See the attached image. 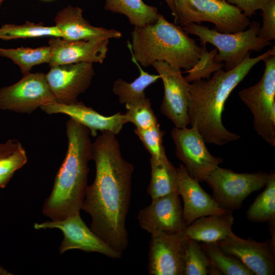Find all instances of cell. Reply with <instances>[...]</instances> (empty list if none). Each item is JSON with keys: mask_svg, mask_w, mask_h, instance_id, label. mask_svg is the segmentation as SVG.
<instances>
[{"mask_svg": "<svg viewBox=\"0 0 275 275\" xmlns=\"http://www.w3.org/2000/svg\"><path fill=\"white\" fill-rule=\"evenodd\" d=\"M131 60L140 71L139 77L131 82L119 78L113 87V92L118 96L121 104H126L146 97L145 90L160 78L158 74L146 72L133 58H131Z\"/></svg>", "mask_w": 275, "mask_h": 275, "instance_id": "cell-24", "label": "cell"}, {"mask_svg": "<svg viewBox=\"0 0 275 275\" xmlns=\"http://www.w3.org/2000/svg\"><path fill=\"white\" fill-rule=\"evenodd\" d=\"M152 66L161 78L164 96L160 111L178 128L189 124L188 103L189 82L183 76L180 69L164 62H155Z\"/></svg>", "mask_w": 275, "mask_h": 275, "instance_id": "cell-13", "label": "cell"}, {"mask_svg": "<svg viewBox=\"0 0 275 275\" xmlns=\"http://www.w3.org/2000/svg\"><path fill=\"white\" fill-rule=\"evenodd\" d=\"M116 135L109 131L101 132L92 143L95 178L87 186L81 210L91 216L92 231L123 254L128 244L126 221L134 168L123 157Z\"/></svg>", "mask_w": 275, "mask_h": 275, "instance_id": "cell-1", "label": "cell"}, {"mask_svg": "<svg viewBox=\"0 0 275 275\" xmlns=\"http://www.w3.org/2000/svg\"><path fill=\"white\" fill-rule=\"evenodd\" d=\"M246 30L233 33H223L214 29L190 23L182 26L187 34L198 37L201 44L210 43L215 46L218 53L214 60L217 63L225 62L226 71L232 70L241 64L251 52L259 51L271 44V41L258 36L259 22H250Z\"/></svg>", "mask_w": 275, "mask_h": 275, "instance_id": "cell-5", "label": "cell"}, {"mask_svg": "<svg viewBox=\"0 0 275 275\" xmlns=\"http://www.w3.org/2000/svg\"><path fill=\"white\" fill-rule=\"evenodd\" d=\"M171 135L173 140L177 157L185 165L188 174L199 182L223 162L221 157L213 156L196 126L174 128Z\"/></svg>", "mask_w": 275, "mask_h": 275, "instance_id": "cell-9", "label": "cell"}, {"mask_svg": "<svg viewBox=\"0 0 275 275\" xmlns=\"http://www.w3.org/2000/svg\"><path fill=\"white\" fill-rule=\"evenodd\" d=\"M56 101L42 72L23 75L17 82L0 89V108L31 114L38 107Z\"/></svg>", "mask_w": 275, "mask_h": 275, "instance_id": "cell-10", "label": "cell"}, {"mask_svg": "<svg viewBox=\"0 0 275 275\" xmlns=\"http://www.w3.org/2000/svg\"><path fill=\"white\" fill-rule=\"evenodd\" d=\"M148 254L150 275H184L187 237L184 230L151 234Z\"/></svg>", "mask_w": 275, "mask_h": 275, "instance_id": "cell-11", "label": "cell"}, {"mask_svg": "<svg viewBox=\"0 0 275 275\" xmlns=\"http://www.w3.org/2000/svg\"><path fill=\"white\" fill-rule=\"evenodd\" d=\"M13 175H0V188H4L10 181Z\"/></svg>", "mask_w": 275, "mask_h": 275, "instance_id": "cell-37", "label": "cell"}, {"mask_svg": "<svg viewBox=\"0 0 275 275\" xmlns=\"http://www.w3.org/2000/svg\"><path fill=\"white\" fill-rule=\"evenodd\" d=\"M5 0H0V7Z\"/></svg>", "mask_w": 275, "mask_h": 275, "instance_id": "cell-39", "label": "cell"}, {"mask_svg": "<svg viewBox=\"0 0 275 275\" xmlns=\"http://www.w3.org/2000/svg\"><path fill=\"white\" fill-rule=\"evenodd\" d=\"M40 108L48 115L63 114L69 116L88 128L90 134L94 137L97 136L98 131H109L117 135L127 123L124 114L117 113L109 116H103L81 102L65 104L54 101Z\"/></svg>", "mask_w": 275, "mask_h": 275, "instance_id": "cell-17", "label": "cell"}, {"mask_svg": "<svg viewBox=\"0 0 275 275\" xmlns=\"http://www.w3.org/2000/svg\"><path fill=\"white\" fill-rule=\"evenodd\" d=\"M44 36L63 37V35L57 26H46L40 22L35 23L26 21L22 25L5 24L0 28V39L9 40Z\"/></svg>", "mask_w": 275, "mask_h": 275, "instance_id": "cell-28", "label": "cell"}, {"mask_svg": "<svg viewBox=\"0 0 275 275\" xmlns=\"http://www.w3.org/2000/svg\"><path fill=\"white\" fill-rule=\"evenodd\" d=\"M68 149L54 179L52 191L43 206V213L51 221L80 213L91 159L89 129L72 118L66 123Z\"/></svg>", "mask_w": 275, "mask_h": 275, "instance_id": "cell-3", "label": "cell"}, {"mask_svg": "<svg viewBox=\"0 0 275 275\" xmlns=\"http://www.w3.org/2000/svg\"><path fill=\"white\" fill-rule=\"evenodd\" d=\"M27 162V156L20 145L10 154L0 158V175H14Z\"/></svg>", "mask_w": 275, "mask_h": 275, "instance_id": "cell-33", "label": "cell"}, {"mask_svg": "<svg viewBox=\"0 0 275 275\" xmlns=\"http://www.w3.org/2000/svg\"><path fill=\"white\" fill-rule=\"evenodd\" d=\"M172 12V15L175 16V0H164Z\"/></svg>", "mask_w": 275, "mask_h": 275, "instance_id": "cell-38", "label": "cell"}, {"mask_svg": "<svg viewBox=\"0 0 275 275\" xmlns=\"http://www.w3.org/2000/svg\"><path fill=\"white\" fill-rule=\"evenodd\" d=\"M124 114L128 122L133 123L135 128L145 129L158 124L151 107V103L146 97L125 104Z\"/></svg>", "mask_w": 275, "mask_h": 275, "instance_id": "cell-29", "label": "cell"}, {"mask_svg": "<svg viewBox=\"0 0 275 275\" xmlns=\"http://www.w3.org/2000/svg\"><path fill=\"white\" fill-rule=\"evenodd\" d=\"M55 26L63 35L62 38L70 41L118 39L121 32L115 29L93 26L82 16V9L68 5L57 14Z\"/></svg>", "mask_w": 275, "mask_h": 275, "instance_id": "cell-20", "label": "cell"}, {"mask_svg": "<svg viewBox=\"0 0 275 275\" xmlns=\"http://www.w3.org/2000/svg\"><path fill=\"white\" fill-rule=\"evenodd\" d=\"M232 211L203 216L194 220L184 230L187 237L200 242H216L232 232Z\"/></svg>", "mask_w": 275, "mask_h": 275, "instance_id": "cell-21", "label": "cell"}, {"mask_svg": "<svg viewBox=\"0 0 275 275\" xmlns=\"http://www.w3.org/2000/svg\"><path fill=\"white\" fill-rule=\"evenodd\" d=\"M131 38V43L127 42L131 58L144 67L161 61L187 71L198 63L203 53V46L160 14L154 23L134 27Z\"/></svg>", "mask_w": 275, "mask_h": 275, "instance_id": "cell-4", "label": "cell"}, {"mask_svg": "<svg viewBox=\"0 0 275 275\" xmlns=\"http://www.w3.org/2000/svg\"><path fill=\"white\" fill-rule=\"evenodd\" d=\"M221 1H226V0H221Z\"/></svg>", "mask_w": 275, "mask_h": 275, "instance_id": "cell-41", "label": "cell"}, {"mask_svg": "<svg viewBox=\"0 0 275 275\" xmlns=\"http://www.w3.org/2000/svg\"><path fill=\"white\" fill-rule=\"evenodd\" d=\"M178 193H173L152 200L138 215L142 229L151 234L184 230L182 207Z\"/></svg>", "mask_w": 275, "mask_h": 275, "instance_id": "cell-16", "label": "cell"}, {"mask_svg": "<svg viewBox=\"0 0 275 275\" xmlns=\"http://www.w3.org/2000/svg\"><path fill=\"white\" fill-rule=\"evenodd\" d=\"M262 11L263 25L258 36L271 41L275 39V0H270Z\"/></svg>", "mask_w": 275, "mask_h": 275, "instance_id": "cell-34", "label": "cell"}, {"mask_svg": "<svg viewBox=\"0 0 275 275\" xmlns=\"http://www.w3.org/2000/svg\"><path fill=\"white\" fill-rule=\"evenodd\" d=\"M20 145V142L16 139H9L0 144V158L10 154Z\"/></svg>", "mask_w": 275, "mask_h": 275, "instance_id": "cell-36", "label": "cell"}, {"mask_svg": "<svg viewBox=\"0 0 275 275\" xmlns=\"http://www.w3.org/2000/svg\"><path fill=\"white\" fill-rule=\"evenodd\" d=\"M150 161L151 173L147 192L152 200L178 193V169L168 159L157 161L150 158Z\"/></svg>", "mask_w": 275, "mask_h": 275, "instance_id": "cell-22", "label": "cell"}, {"mask_svg": "<svg viewBox=\"0 0 275 275\" xmlns=\"http://www.w3.org/2000/svg\"><path fill=\"white\" fill-rule=\"evenodd\" d=\"M253 222H275V173L269 174L265 189L255 200L246 213Z\"/></svg>", "mask_w": 275, "mask_h": 275, "instance_id": "cell-25", "label": "cell"}, {"mask_svg": "<svg viewBox=\"0 0 275 275\" xmlns=\"http://www.w3.org/2000/svg\"><path fill=\"white\" fill-rule=\"evenodd\" d=\"M203 46V53L198 63L191 69L186 71L188 75L185 77L189 82L200 79L209 78L211 74L221 69L224 66L222 63H217L214 60L217 53V50L214 49L208 52L206 44Z\"/></svg>", "mask_w": 275, "mask_h": 275, "instance_id": "cell-32", "label": "cell"}, {"mask_svg": "<svg viewBox=\"0 0 275 275\" xmlns=\"http://www.w3.org/2000/svg\"><path fill=\"white\" fill-rule=\"evenodd\" d=\"M265 69L255 85L239 93L241 101L252 113L257 133L271 146H275V53L263 60Z\"/></svg>", "mask_w": 275, "mask_h": 275, "instance_id": "cell-7", "label": "cell"}, {"mask_svg": "<svg viewBox=\"0 0 275 275\" xmlns=\"http://www.w3.org/2000/svg\"><path fill=\"white\" fill-rule=\"evenodd\" d=\"M269 174L261 171L237 173L218 166L205 181L213 190L212 198L219 206L230 211L241 208L251 194L265 186Z\"/></svg>", "mask_w": 275, "mask_h": 275, "instance_id": "cell-8", "label": "cell"}, {"mask_svg": "<svg viewBox=\"0 0 275 275\" xmlns=\"http://www.w3.org/2000/svg\"><path fill=\"white\" fill-rule=\"evenodd\" d=\"M44 1H50V0H44Z\"/></svg>", "mask_w": 275, "mask_h": 275, "instance_id": "cell-40", "label": "cell"}, {"mask_svg": "<svg viewBox=\"0 0 275 275\" xmlns=\"http://www.w3.org/2000/svg\"><path fill=\"white\" fill-rule=\"evenodd\" d=\"M0 56L11 59L17 65L23 75L30 73L32 67L44 63H49L51 49L49 46L32 48L20 47L17 48L0 47Z\"/></svg>", "mask_w": 275, "mask_h": 275, "instance_id": "cell-26", "label": "cell"}, {"mask_svg": "<svg viewBox=\"0 0 275 275\" xmlns=\"http://www.w3.org/2000/svg\"><path fill=\"white\" fill-rule=\"evenodd\" d=\"M275 53L273 46L255 58L248 56L235 68L219 69L207 80L200 79L189 84L188 115L189 124L196 126L205 143L222 146L240 136L227 130L222 122L225 102L234 88L258 62Z\"/></svg>", "mask_w": 275, "mask_h": 275, "instance_id": "cell-2", "label": "cell"}, {"mask_svg": "<svg viewBox=\"0 0 275 275\" xmlns=\"http://www.w3.org/2000/svg\"><path fill=\"white\" fill-rule=\"evenodd\" d=\"M229 4L238 7L248 17L252 16L257 10H261L270 0H226Z\"/></svg>", "mask_w": 275, "mask_h": 275, "instance_id": "cell-35", "label": "cell"}, {"mask_svg": "<svg viewBox=\"0 0 275 275\" xmlns=\"http://www.w3.org/2000/svg\"><path fill=\"white\" fill-rule=\"evenodd\" d=\"M104 9L125 15L129 22L138 28L154 23L159 15L156 7L143 0H105Z\"/></svg>", "mask_w": 275, "mask_h": 275, "instance_id": "cell-23", "label": "cell"}, {"mask_svg": "<svg viewBox=\"0 0 275 275\" xmlns=\"http://www.w3.org/2000/svg\"><path fill=\"white\" fill-rule=\"evenodd\" d=\"M109 39L67 41L53 37L48 41L51 49L50 66L78 63L102 64L108 51Z\"/></svg>", "mask_w": 275, "mask_h": 275, "instance_id": "cell-18", "label": "cell"}, {"mask_svg": "<svg viewBox=\"0 0 275 275\" xmlns=\"http://www.w3.org/2000/svg\"><path fill=\"white\" fill-rule=\"evenodd\" d=\"M134 132L150 154V158L157 161L168 159L162 144L164 132L160 129L159 124L145 129L135 128Z\"/></svg>", "mask_w": 275, "mask_h": 275, "instance_id": "cell-31", "label": "cell"}, {"mask_svg": "<svg viewBox=\"0 0 275 275\" xmlns=\"http://www.w3.org/2000/svg\"><path fill=\"white\" fill-rule=\"evenodd\" d=\"M35 229H58L64 238L59 248L60 254L74 249L97 252L113 259L121 258L122 254L115 251L89 228L81 219L80 213L60 221L35 223Z\"/></svg>", "mask_w": 275, "mask_h": 275, "instance_id": "cell-12", "label": "cell"}, {"mask_svg": "<svg viewBox=\"0 0 275 275\" xmlns=\"http://www.w3.org/2000/svg\"><path fill=\"white\" fill-rule=\"evenodd\" d=\"M177 169L178 193L183 201V218L186 227L199 217L228 210L219 206L199 182L190 176L184 166L180 164Z\"/></svg>", "mask_w": 275, "mask_h": 275, "instance_id": "cell-19", "label": "cell"}, {"mask_svg": "<svg viewBox=\"0 0 275 275\" xmlns=\"http://www.w3.org/2000/svg\"><path fill=\"white\" fill-rule=\"evenodd\" d=\"M175 22L181 26L202 21L213 23L223 33L245 30L250 21L236 6L221 0H175Z\"/></svg>", "mask_w": 275, "mask_h": 275, "instance_id": "cell-6", "label": "cell"}, {"mask_svg": "<svg viewBox=\"0 0 275 275\" xmlns=\"http://www.w3.org/2000/svg\"><path fill=\"white\" fill-rule=\"evenodd\" d=\"M45 74L56 102L70 104L91 85L95 74L93 64L78 63L50 66Z\"/></svg>", "mask_w": 275, "mask_h": 275, "instance_id": "cell-14", "label": "cell"}, {"mask_svg": "<svg viewBox=\"0 0 275 275\" xmlns=\"http://www.w3.org/2000/svg\"><path fill=\"white\" fill-rule=\"evenodd\" d=\"M216 244L227 254L239 259L255 275H273L275 272V240L263 242L244 239L233 232Z\"/></svg>", "mask_w": 275, "mask_h": 275, "instance_id": "cell-15", "label": "cell"}, {"mask_svg": "<svg viewBox=\"0 0 275 275\" xmlns=\"http://www.w3.org/2000/svg\"><path fill=\"white\" fill-rule=\"evenodd\" d=\"M210 264L200 243L187 237L184 254V275H207Z\"/></svg>", "mask_w": 275, "mask_h": 275, "instance_id": "cell-30", "label": "cell"}, {"mask_svg": "<svg viewBox=\"0 0 275 275\" xmlns=\"http://www.w3.org/2000/svg\"><path fill=\"white\" fill-rule=\"evenodd\" d=\"M210 263L225 275H255L237 257L224 253L215 242H201Z\"/></svg>", "mask_w": 275, "mask_h": 275, "instance_id": "cell-27", "label": "cell"}]
</instances>
